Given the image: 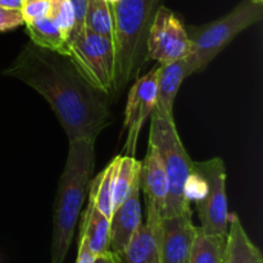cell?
<instances>
[{"label": "cell", "instance_id": "6da1fadb", "mask_svg": "<svg viewBox=\"0 0 263 263\" xmlns=\"http://www.w3.org/2000/svg\"><path fill=\"white\" fill-rule=\"evenodd\" d=\"M3 73L25 82L49 103L68 141L95 143L112 123L110 95L89 84L68 55L30 41Z\"/></svg>", "mask_w": 263, "mask_h": 263}, {"label": "cell", "instance_id": "d6986e66", "mask_svg": "<svg viewBox=\"0 0 263 263\" xmlns=\"http://www.w3.org/2000/svg\"><path fill=\"white\" fill-rule=\"evenodd\" d=\"M225 247L226 235L207 234L199 226L197 228L189 263H223Z\"/></svg>", "mask_w": 263, "mask_h": 263}, {"label": "cell", "instance_id": "7402d4cb", "mask_svg": "<svg viewBox=\"0 0 263 263\" xmlns=\"http://www.w3.org/2000/svg\"><path fill=\"white\" fill-rule=\"evenodd\" d=\"M59 30L69 40L74 28V12L69 0H50V14Z\"/></svg>", "mask_w": 263, "mask_h": 263}, {"label": "cell", "instance_id": "7a4b0ae2", "mask_svg": "<svg viewBox=\"0 0 263 263\" xmlns=\"http://www.w3.org/2000/svg\"><path fill=\"white\" fill-rule=\"evenodd\" d=\"M94 141L89 140L69 141L66 166L54 202L50 263H64L68 254L94 171Z\"/></svg>", "mask_w": 263, "mask_h": 263}, {"label": "cell", "instance_id": "d4e9b609", "mask_svg": "<svg viewBox=\"0 0 263 263\" xmlns=\"http://www.w3.org/2000/svg\"><path fill=\"white\" fill-rule=\"evenodd\" d=\"M22 25H25V21H23L21 9L0 7V32L13 31Z\"/></svg>", "mask_w": 263, "mask_h": 263}, {"label": "cell", "instance_id": "603a6c76", "mask_svg": "<svg viewBox=\"0 0 263 263\" xmlns=\"http://www.w3.org/2000/svg\"><path fill=\"white\" fill-rule=\"evenodd\" d=\"M208 193V181L202 174L195 171L190 172L184 185V197L187 203H198L204 199Z\"/></svg>", "mask_w": 263, "mask_h": 263}, {"label": "cell", "instance_id": "4fadbf2b", "mask_svg": "<svg viewBox=\"0 0 263 263\" xmlns=\"http://www.w3.org/2000/svg\"><path fill=\"white\" fill-rule=\"evenodd\" d=\"M194 73L189 59L184 58L171 63L159 64L157 77V109L164 115L174 116V103L180 86L187 76Z\"/></svg>", "mask_w": 263, "mask_h": 263}, {"label": "cell", "instance_id": "484cf974", "mask_svg": "<svg viewBox=\"0 0 263 263\" xmlns=\"http://www.w3.org/2000/svg\"><path fill=\"white\" fill-rule=\"evenodd\" d=\"M69 2H71V5L74 12V28L71 35L72 37L73 35L85 30V18H86L89 0H69Z\"/></svg>", "mask_w": 263, "mask_h": 263}, {"label": "cell", "instance_id": "4dcf8cb0", "mask_svg": "<svg viewBox=\"0 0 263 263\" xmlns=\"http://www.w3.org/2000/svg\"><path fill=\"white\" fill-rule=\"evenodd\" d=\"M251 2L257 3V4H263V0H251Z\"/></svg>", "mask_w": 263, "mask_h": 263}, {"label": "cell", "instance_id": "8fae6325", "mask_svg": "<svg viewBox=\"0 0 263 263\" xmlns=\"http://www.w3.org/2000/svg\"><path fill=\"white\" fill-rule=\"evenodd\" d=\"M140 189L146 204V217L162 218L164 203L168 193L167 175L158 151L148 143V151L140 168Z\"/></svg>", "mask_w": 263, "mask_h": 263}, {"label": "cell", "instance_id": "ba28073f", "mask_svg": "<svg viewBox=\"0 0 263 263\" xmlns=\"http://www.w3.org/2000/svg\"><path fill=\"white\" fill-rule=\"evenodd\" d=\"M192 44L181 18L164 5H159L146 37V58L159 64L187 58Z\"/></svg>", "mask_w": 263, "mask_h": 263}, {"label": "cell", "instance_id": "cb8c5ba5", "mask_svg": "<svg viewBox=\"0 0 263 263\" xmlns=\"http://www.w3.org/2000/svg\"><path fill=\"white\" fill-rule=\"evenodd\" d=\"M21 13L25 23L48 17L50 14V0H25Z\"/></svg>", "mask_w": 263, "mask_h": 263}, {"label": "cell", "instance_id": "8992f818", "mask_svg": "<svg viewBox=\"0 0 263 263\" xmlns=\"http://www.w3.org/2000/svg\"><path fill=\"white\" fill-rule=\"evenodd\" d=\"M68 57L95 89L112 94L115 86V48L110 37L85 28L69 39Z\"/></svg>", "mask_w": 263, "mask_h": 263}, {"label": "cell", "instance_id": "4316f807", "mask_svg": "<svg viewBox=\"0 0 263 263\" xmlns=\"http://www.w3.org/2000/svg\"><path fill=\"white\" fill-rule=\"evenodd\" d=\"M94 258H95V254L92 253L91 249L89 248L86 236H85L84 233L80 231L79 251H77L76 263H92L94 262Z\"/></svg>", "mask_w": 263, "mask_h": 263}, {"label": "cell", "instance_id": "5bb4252c", "mask_svg": "<svg viewBox=\"0 0 263 263\" xmlns=\"http://www.w3.org/2000/svg\"><path fill=\"white\" fill-rule=\"evenodd\" d=\"M159 223L157 218H146L141 223L122 254L126 263H161Z\"/></svg>", "mask_w": 263, "mask_h": 263}, {"label": "cell", "instance_id": "e0dca14e", "mask_svg": "<svg viewBox=\"0 0 263 263\" xmlns=\"http://www.w3.org/2000/svg\"><path fill=\"white\" fill-rule=\"evenodd\" d=\"M118 162H120V156L112 159V162L102 172H99L92 181H90L89 192H87L90 202L109 220L113 213V194H115V179Z\"/></svg>", "mask_w": 263, "mask_h": 263}, {"label": "cell", "instance_id": "7c38bea8", "mask_svg": "<svg viewBox=\"0 0 263 263\" xmlns=\"http://www.w3.org/2000/svg\"><path fill=\"white\" fill-rule=\"evenodd\" d=\"M143 223L140 205V181L133 187L128 197L113 210L110 217L109 249L122 258L126 247Z\"/></svg>", "mask_w": 263, "mask_h": 263}, {"label": "cell", "instance_id": "30bf717a", "mask_svg": "<svg viewBox=\"0 0 263 263\" xmlns=\"http://www.w3.org/2000/svg\"><path fill=\"white\" fill-rule=\"evenodd\" d=\"M197 226L192 213L164 216L159 223L161 263H189Z\"/></svg>", "mask_w": 263, "mask_h": 263}, {"label": "cell", "instance_id": "83f0119b", "mask_svg": "<svg viewBox=\"0 0 263 263\" xmlns=\"http://www.w3.org/2000/svg\"><path fill=\"white\" fill-rule=\"evenodd\" d=\"M92 263H122V258L109 249L104 253L97 254Z\"/></svg>", "mask_w": 263, "mask_h": 263}, {"label": "cell", "instance_id": "3957f363", "mask_svg": "<svg viewBox=\"0 0 263 263\" xmlns=\"http://www.w3.org/2000/svg\"><path fill=\"white\" fill-rule=\"evenodd\" d=\"M161 0H120L110 5L113 15L115 86L121 94L146 62V37Z\"/></svg>", "mask_w": 263, "mask_h": 263}, {"label": "cell", "instance_id": "2e32d148", "mask_svg": "<svg viewBox=\"0 0 263 263\" xmlns=\"http://www.w3.org/2000/svg\"><path fill=\"white\" fill-rule=\"evenodd\" d=\"M80 231L85 234L89 248L95 256L109 251L110 220L98 211L90 200L82 215Z\"/></svg>", "mask_w": 263, "mask_h": 263}, {"label": "cell", "instance_id": "f546056e", "mask_svg": "<svg viewBox=\"0 0 263 263\" xmlns=\"http://www.w3.org/2000/svg\"><path fill=\"white\" fill-rule=\"evenodd\" d=\"M104 2L108 3L109 5H113V4H116L117 2H120V0H104Z\"/></svg>", "mask_w": 263, "mask_h": 263}, {"label": "cell", "instance_id": "277c9868", "mask_svg": "<svg viewBox=\"0 0 263 263\" xmlns=\"http://www.w3.org/2000/svg\"><path fill=\"white\" fill-rule=\"evenodd\" d=\"M151 117L149 143L156 146L163 161L168 184V193L162 217L192 213L190 204L184 197V185L193 171L194 161H192L180 139L174 116L164 115L156 108Z\"/></svg>", "mask_w": 263, "mask_h": 263}, {"label": "cell", "instance_id": "f1b7e54d", "mask_svg": "<svg viewBox=\"0 0 263 263\" xmlns=\"http://www.w3.org/2000/svg\"><path fill=\"white\" fill-rule=\"evenodd\" d=\"M25 0H0V7L9 8V9H21Z\"/></svg>", "mask_w": 263, "mask_h": 263}, {"label": "cell", "instance_id": "5b68a950", "mask_svg": "<svg viewBox=\"0 0 263 263\" xmlns=\"http://www.w3.org/2000/svg\"><path fill=\"white\" fill-rule=\"evenodd\" d=\"M263 17V4L241 0L231 12L218 20L198 27H189L187 36L192 53L187 57L193 71L202 72L222 53L226 46L243 31L259 22Z\"/></svg>", "mask_w": 263, "mask_h": 263}, {"label": "cell", "instance_id": "9a60e30c", "mask_svg": "<svg viewBox=\"0 0 263 263\" xmlns=\"http://www.w3.org/2000/svg\"><path fill=\"white\" fill-rule=\"evenodd\" d=\"M223 263H263L261 251L251 240L236 213H229Z\"/></svg>", "mask_w": 263, "mask_h": 263}, {"label": "cell", "instance_id": "ffe728a7", "mask_svg": "<svg viewBox=\"0 0 263 263\" xmlns=\"http://www.w3.org/2000/svg\"><path fill=\"white\" fill-rule=\"evenodd\" d=\"M141 162L136 161L135 157L120 156L117 172L115 179V194H113V210L122 204L128 197L133 187L140 181Z\"/></svg>", "mask_w": 263, "mask_h": 263}, {"label": "cell", "instance_id": "52a82bcc", "mask_svg": "<svg viewBox=\"0 0 263 263\" xmlns=\"http://www.w3.org/2000/svg\"><path fill=\"white\" fill-rule=\"evenodd\" d=\"M193 168L208 181V193L204 199L195 203L200 220V229L213 235H228L229 208L226 194V168L221 158L194 162Z\"/></svg>", "mask_w": 263, "mask_h": 263}, {"label": "cell", "instance_id": "ac0fdd59", "mask_svg": "<svg viewBox=\"0 0 263 263\" xmlns=\"http://www.w3.org/2000/svg\"><path fill=\"white\" fill-rule=\"evenodd\" d=\"M25 26L31 43L35 44L36 46L68 55L69 40L62 33L50 15L33 22L25 23Z\"/></svg>", "mask_w": 263, "mask_h": 263}, {"label": "cell", "instance_id": "9c48e42d", "mask_svg": "<svg viewBox=\"0 0 263 263\" xmlns=\"http://www.w3.org/2000/svg\"><path fill=\"white\" fill-rule=\"evenodd\" d=\"M157 77H158V66L146 72L144 76L136 77L135 82L130 87L122 128V131L127 134L123 146L125 156L135 157L141 128L149 116H152L153 110L156 109Z\"/></svg>", "mask_w": 263, "mask_h": 263}, {"label": "cell", "instance_id": "44dd1931", "mask_svg": "<svg viewBox=\"0 0 263 263\" xmlns=\"http://www.w3.org/2000/svg\"><path fill=\"white\" fill-rule=\"evenodd\" d=\"M85 28L97 35L113 37V15L110 5L104 0H89Z\"/></svg>", "mask_w": 263, "mask_h": 263}]
</instances>
